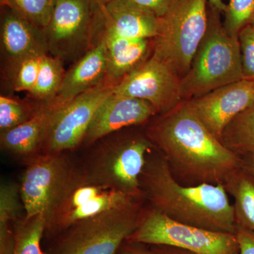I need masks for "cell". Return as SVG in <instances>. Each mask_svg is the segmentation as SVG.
Segmentation results:
<instances>
[{"label": "cell", "instance_id": "cell-6", "mask_svg": "<svg viewBox=\"0 0 254 254\" xmlns=\"http://www.w3.org/2000/svg\"><path fill=\"white\" fill-rule=\"evenodd\" d=\"M208 0H175L158 18L152 55L183 78L208 27Z\"/></svg>", "mask_w": 254, "mask_h": 254}, {"label": "cell", "instance_id": "cell-33", "mask_svg": "<svg viewBox=\"0 0 254 254\" xmlns=\"http://www.w3.org/2000/svg\"><path fill=\"white\" fill-rule=\"evenodd\" d=\"M242 167L254 177V151L241 156Z\"/></svg>", "mask_w": 254, "mask_h": 254}, {"label": "cell", "instance_id": "cell-16", "mask_svg": "<svg viewBox=\"0 0 254 254\" xmlns=\"http://www.w3.org/2000/svg\"><path fill=\"white\" fill-rule=\"evenodd\" d=\"M96 27L132 39H154L158 17L133 0H113L95 8Z\"/></svg>", "mask_w": 254, "mask_h": 254}, {"label": "cell", "instance_id": "cell-25", "mask_svg": "<svg viewBox=\"0 0 254 254\" xmlns=\"http://www.w3.org/2000/svg\"><path fill=\"white\" fill-rule=\"evenodd\" d=\"M58 0H1L22 17L44 30L48 26Z\"/></svg>", "mask_w": 254, "mask_h": 254}, {"label": "cell", "instance_id": "cell-17", "mask_svg": "<svg viewBox=\"0 0 254 254\" xmlns=\"http://www.w3.org/2000/svg\"><path fill=\"white\" fill-rule=\"evenodd\" d=\"M91 49L65 72L63 83L53 103L64 108L78 95L108 81V57L101 36L96 35Z\"/></svg>", "mask_w": 254, "mask_h": 254}, {"label": "cell", "instance_id": "cell-32", "mask_svg": "<svg viewBox=\"0 0 254 254\" xmlns=\"http://www.w3.org/2000/svg\"><path fill=\"white\" fill-rule=\"evenodd\" d=\"M150 247L153 254H194L188 251L169 246L153 245Z\"/></svg>", "mask_w": 254, "mask_h": 254}, {"label": "cell", "instance_id": "cell-8", "mask_svg": "<svg viewBox=\"0 0 254 254\" xmlns=\"http://www.w3.org/2000/svg\"><path fill=\"white\" fill-rule=\"evenodd\" d=\"M127 241L169 246L194 254H239L236 233L212 231L172 220L147 207L136 230Z\"/></svg>", "mask_w": 254, "mask_h": 254}, {"label": "cell", "instance_id": "cell-26", "mask_svg": "<svg viewBox=\"0 0 254 254\" xmlns=\"http://www.w3.org/2000/svg\"><path fill=\"white\" fill-rule=\"evenodd\" d=\"M225 14L224 27L229 34L238 36L240 32L252 23L254 0H229Z\"/></svg>", "mask_w": 254, "mask_h": 254}, {"label": "cell", "instance_id": "cell-28", "mask_svg": "<svg viewBox=\"0 0 254 254\" xmlns=\"http://www.w3.org/2000/svg\"><path fill=\"white\" fill-rule=\"evenodd\" d=\"M243 79L254 81V27L250 24L238 34Z\"/></svg>", "mask_w": 254, "mask_h": 254}, {"label": "cell", "instance_id": "cell-9", "mask_svg": "<svg viewBox=\"0 0 254 254\" xmlns=\"http://www.w3.org/2000/svg\"><path fill=\"white\" fill-rule=\"evenodd\" d=\"M44 33L49 54L74 63L94 43L95 8L90 0H58Z\"/></svg>", "mask_w": 254, "mask_h": 254}, {"label": "cell", "instance_id": "cell-15", "mask_svg": "<svg viewBox=\"0 0 254 254\" xmlns=\"http://www.w3.org/2000/svg\"><path fill=\"white\" fill-rule=\"evenodd\" d=\"M1 50L6 70L23 60L49 54L44 30L20 16L7 6H1Z\"/></svg>", "mask_w": 254, "mask_h": 254}, {"label": "cell", "instance_id": "cell-7", "mask_svg": "<svg viewBox=\"0 0 254 254\" xmlns=\"http://www.w3.org/2000/svg\"><path fill=\"white\" fill-rule=\"evenodd\" d=\"M66 153H44L24 162L19 187L25 216L43 215L47 225L76 185L81 167Z\"/></svg>", "mask_w": 254, "mask_h": 254}, {"label": "cell", "instance_id": "cell-2", "mask_svg": "<svg viewBox=\"0 0 254 254\" xmlns=\"http://www.w3.org/2000/svg\"><path fill=\"white\" fill-rule=\"evenodd\" d=\"M140 181L148 206L172 220L212 231L236 232L233 205L223 185H182L163 157L153 151Z\"/></svg>", "mask_w": 254, "mask_h": 254}, {"label": "cell", "instance_id": "cell-11", "mask_svg": "<svg viewBox=\"0 0 254 254\" xmlns=\"http://www.w3.org/2000/svg\"><path fill=\"white\" fill-rule=\"evenodd\" d=\"M114 93L148 102L157 115L168 113L183 100L181 78L153 55L118 82Z\"/></svg>", "mask_w": 254, "mask_h": 254}, {"label": "cell", "instance_id": "cell-1", "mask_svg": "<svg viewBox=\"0 0 254 254\" xmlns=\"http://www.w3.org/2000/svg\"><path fill=\"white\" fill-rule=\"evenodd\" d=\"M145 134L182 185H224L242 168L241 157L209 131L189 100L159 115L148 124Z\"/></svg>", "mask_w": 254, "mask_h": 254}, {"label": "cell", "instance_id": "cell-21", "mask_svg": "<svg viewBox=\"0 0 254 254\" xmlns=\"http://www.w3.org/2000/svg\"><path fill=\"white\" fill-rule=\"evenodd\" d=\"M64 64L60 58L50 54L42 57L36 84L28 93L32 100L49 103L55 99L66 72Z\"/></svg>", "mask_w": 254, "mask_h": 254}, {"label": "cell", "instance_id": "cell-5", "mask_svg": "<svg viewBox=\"0 0 254 254\" xmlns=\"http://www.w3.org/2000/svg\"><path fill=\"white\" fill-rule=\"evenodd\" d=\"M220 11L208 5V27L189 72L181 78L182 100L206 94L243 79L238 36L229 34Z\"/></svg>", "mask_w": 254, "mask_h": 254}, {"label": "cell", "instance_id": "cell-18", "mask_svg": "<svg viewBox=\"0 0 254 254\" xmlns=\"http://www.w3.org/2000/svg\"><path fill=\"white\" fill-rule=\"evenodd\" d=\"M63 108L51 103H38L36 113L28 121L0 133L1 148L23 162L42 154L52 127Z\"/></svg>", "mask_w": 254, "mask_h": 254}, {"label": "cell", "instance_id": "cell-19", "mask_svg": "<svg viewBox=\"0 0 254 254\" xmlns=\"http://www.w3.org/2000/svg\"><path fill=\"white\" fill-rule=\"evenodd\" d=\"M101 36L108 57V81L118 83L149 59L153 53V39H132L96 27ZM95 35V36H96Z\"/></svg>", "mask_w": 254, "mask_h": 254}, {"label": "cell", "instance_id": "cell-29", "mask_svg": "<svg viewBox=\"0 0 254 254\" xmlns=\"http://www.w3.org/2000/svg\"><path fill=\"white\" fill-rule=\"evenodd\" d=\"M236 233L240 254H254V232L237 226Z\"/></svg>", "mask_w": 254, "mask_h": 254}, {"label": "cell", "instance_id": "cell-20", "mask_svg": "<svg viewBox=\"0 0 254 254\" xmlns=\"http://www.w3.org/2000/svg\"><path fill=\"white\" fill-rule=\"evenodd\" d=\"M223 185L234 199L237 226L254 232V177L242 167L227 177Z\"/></svg>", "mask_w": 254, "mask_h": 254}, {"label": "cell", "instance_id": "cell-14", "mask_svg": "<svg viewBox=\"0 0 254 254\" xmlns=\"http://www.w3.org/2000/svg\"><path fill=\"white\" fill-rule=\"evenodd\" d=\"M155 115L154 108L148 102L113 93L97 110L82 145L91 146L124 128L148 123Z\"/></svg>", "mask_w": 254, "mask_h": 254}, {"label": "cell", "instance_id": "cell-10", "mask_svg": "<svg viewBox=\"0 0 254 254\" xmlns=\"http://www.w3.org/2000/svg\"><path fill=\"white\" fill-rule=\"evenodd\" d=\"M138 200H144L88 181L82 172L75 186L47 223L43 240L54 236L75 222L93 218Z\"/></svg>", "mask_w": 254, "mask_h": 254}, {"label": "cell", "instance_id": "cell-12", "mask_svg": "<svg viewBox=\"0 0 254 254\" xmlns=\"http://www.w3.org/2000/svg\"><path fill=\"white\" fill-rule=\"evenodd\" d=\"M116 84L105 82L64 107L52 127L42 154L73 151L81 146L95 113L113 94Z\"/></svg>", "mask_w": 254, "mask_h": 254}, {"label": "cell", "instance_id": "cell-4", "mask_svg": "<svg viewBox=\"0 0 254 254\" xmlns=\"http://www.w3.org/2000/svg\"><path fill=\"white\" fill-rule=\"evenodd\" d=\"M144 200L73 223L43 240L45 254H117L136 230L147 207Z\"/></svg>", "mask_w": 254, "mask_h": 254}, {"label": "cell", "instance_id": "cell-23", "mask_svg": "<svg viewBox=\"0 0 254 254\" xmlns=\"http://www.w3.org/2000/svg\"><path fill=\"white\" fill-rule=\"evenodd\" d=\"M46 219L38 215L23 216L14 222V245L12 254H45L43 243Z\"/></svg>", "mask_w": 254, "mask_h": 254}, {"label": "cell", "instance_id": "cell-31", "mask_svg": "<svg viewBox=\"0 0 254 254\" xmlns=\"http://www.w3.org/2000/svg\"><path fill=\"white\" fill-rule=\"evenodd\" d=\"M117 254H153L147 245L125 241Z\"/></svg>", "mask_w": 254, "mask_h": 254}, {"label": "cell", "instance_id": "cell-27", "mask_svg": "<svg viewBox=\"0 0 254 254\" xmlns=\"http://www.w3.org/2000/svg\"><path fill=\"white\" fill-rule=\"evenodd\" d=\"M41 59V58H28L7 69L14 91L29 93L33 90L39 72Z\"/></svg>", "mask_w": 254, "mask_h": 254}, {"label": "cell", "instance_id": "cell-30", "mask_svg": "<svg viewBox=\"0 0 254 254\" xmlns=\"http://www.w3.org/2000/svg\"><path fill=\"white\" fill-rule=\"evenodd\" d=\"M133 1L153 11L158 18H160L166 13L175 0H133Z\"/></svg>", "mask_w": 254, "mask_h": 254}, {"label": "cell", "instance_id": "cell-35", "mask_svg": "<svg viewBox=\"0 0 254 254\" xmlns=\"http://www.w3.org/2000/svg\"><path fill=\"white\" fill-rule=\"evenodd\" d=\"M113 0H90L93 7L98 8L110 2Z\"/></svg>", "mask_w": 254, "mask_h": 254}, {"label": "cell", "instance_id": "cell-3", "mask_svg": "<svg viewBox=\"0 0 254 254\" xmlns=\"http://www.w3.org/2000/svg\"><path fill=\"white\" fill-rule=\"evenodd\" d=\"M118 132L90 146L80 167L88 181L144 200L140 179L154 148L145 134L123 136Z\"/></svg>", "mask_w": 254, "mask_h": 254}, {"label": "cell", "instance_id": "cell-24", "mask_svg": "<svg viewBox=\"0 0 254 254\" xmlns=\"http://www.w3.org/2000/svg\"><path fill=\"white\" fill-rule=\"evenodd\" d=\"M38 102L31 103L1 95L0 96V133L26 123L36 113Z\"/></svg>", "mask_w": 254, "mask_h": 254}, {"label": "cell", "instance_id": "cell-22", "mask_svg": "<svg viewBox=\"0 0 254 254\" xmlns=\"http://www.w3.org/2000/svg\"><path fill=\"white\" fill-rule=\"evenodd\" d=\"M221 142L240 157L254 151V105L227 125L222 133Z\"/></svg>", "mask_w": 254, "mask_h": 254}, {"label": "cell", "instance_id": "cell-36", "mask_svg": "<svg viewBox=\"0 0 254 254\" xmlns=\"http://www.w3.org/2000/svg\"><path fill=\"white\" fill-rule=\"evenodd\" d=\"M251 25H252V26H253L254 27V15L253 18H252V23H251Z\"/></svg>", "mask_w": 254, "mask_h": 254}, {"label": "cell", "instance_id": "cell-34", "mask_svg": "<svg viewBox=\"0 0 254 254\" xmlns=\"http://www.w3.org/2000/svg\"><path fill=\"white\" fill-rule=\"evenodd\" d=\"M208 1L209 4L218 9L220 13L225 12L227 9V4H225L222 0H208Z\"/></svg>", "mask_w": 254, "mask_h": 254}, {"label": "cell", "instance_id": "cell-13", "mask_svg": "<svg viewBox=\"0 0 254 254\" xmlns=\"http://www.w3.org/2000/svg\"><path fill=\"white\" fill-rule=\"evenodd\" d=\"M189 102L209 131L221 141L227 125L254 105V81L242 79Z\"/></svg>", "mask_w": 254, "mask_h": 254}]
</instances>
